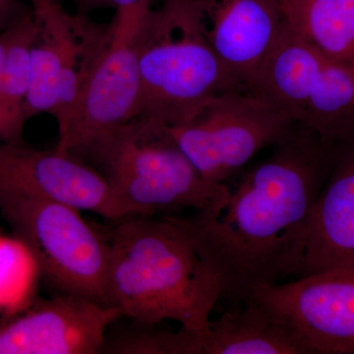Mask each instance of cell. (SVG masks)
Here are the masks:
<instances>
[{
	"label": "cell",
	"mask_w": 354,
	"mask_h": 354,
	"mask_svg": "<svg viewBox=\"0 0 354 354\" xmlns=\"http://www.w3.org/2000/svg\"><path fill=\"white\" fill-rule=\"evenodd\" d=\"M165 322L131 323L106 330L101 353L206 354L207 335L181 328L174 330Z\"/></svg>",
	"instance_id": "ac0fdd59"
},
{
	"label": "cell",
	"mask_w": 354,
	"mask_h": 354,
	"mask_svg": "<svg viewBox=\"0 0 354 354\" xmlns=\"http://www.w3.org/2000/svg\"><path fill=\"white\" fill-rule=\"evenodd\" d=\"M149 9L115 11L108 43L84 84L66 127L58 132L57 152L81 160L95 142L138 115L141 85L136 38Z\"/></svg>",
	"instance_id": "9c48e42d"
},
{
	"label": "cell",
	"mask_w": 354,
	"mask_h": 354,
	"mask_svg": "<svg viewBox=\"0 0 354 354\" xmlns=\"http://www.w3.org/2000/svg\"><path fill=\"white\" fill-rule=\"evenodd\" d=\"M252 91L335 152L354 144V65L325 57L286 21Z\"/></svg>",
	"instance_id": "5b68a950"
},
{
	"label": "cell",
	"mask_w": 354,
	"mask_h": 354,
	"mask_svg": "<svg viewBox=\"0 0 354 354\" xmlns=\"http://www.w3.org/2000/svg\"><path fill=\"white\" fill-rule=\"evenodd\" d=\"M81 160L101 172L118 218L177 215L185 211L216 215L230 189L197 171L164 125L135 118L95 142Z\"/></svg>",
	"instance_id": "3957f363"
},
{
	"label": "cell",
	"mask_w": 354,
	"mask_h": 354,
	"mask_svg": "<svg viewBox=\"0 0 354 354\" xmlns=\"http://www.w3.org/2000/svg\"><path fill=\"white\" fill-rule=\"evenodd\" d=\"M249 297L285 317L311 354H354V271L305 274L261 286Z\"/></svg>",
	"instance_id": "8fae6325"
},
{
	"label": "cell",
	"mask_w": 354,
	"mask_h": 354,
	"mask_svg": "<svg viewBox=\"0 0 354 354\" xmlns=\"http://www.w3.org/2000/svg\"><path fill=\"white\" fill-rule=\"evenodd\" d=\"M80 13L86 14L88 10L99 8H113L114 10H130V9H149L153 0H76Z\"/></svg>",
	"instance_id": "d6986e66"
},
{
	"label": "cell",
	"mask_w": 354,
	"mask_h": 354,
	"mask_svg": "<svg viewBox=\"0 0 354 354\" xmlns=\"http://www.w3.org/2000/svg\"><path fill=\"white\" fill-rule=\"evenodd\" d=\"M6 27L0 32V142L3 137V69L7 44Z\"/></svg>",
	"instance_id": "ffe728a7"
},
{
	"label": "cell",
	"mask_w": 354,
	"mask_h": 354,
	"mask_svg": "<svg viewBox=\"0 0 354 354\" xmlns=\"http://www.w3.org/2000/svg\"><path fill=\"white\" fill-rule=\"evenodd\" d=\"M106 221L95 223L109 246V304L130 320L174 321L208 335L223 290L203 254L194 213Z\"/></svg>",
	"instance_id": "7a4b0ae2"
},
{
	"label": "cell",
	"mask_w": 354,
	"mask_h": 354,
	"mask_svg": "<svg viewBox=\"0 0 354 354\" xmlns=\"http://www.w3.org/2000/svg\"><path fill=\"white\" fill-rule=\"evenodd\" d=\"M293 124L253 91L234 88L212 97L185 122L165 129L207 181L225 184Z\"/></svg>",
	"instance_id": "52a82bcc"
},
{
	"label": "cell",
	"mask_w": 354,
	"mask_h": 354,
	"mask_svg": "<svg viewBox=\"0 0 354 354\" xmlns=\"http://www.w3.org/2000/svg\"><path fill=\"white\" fill-rule=\"evenodd\" d=\"M118 307L57 293L30 300L0 320V354L101 353Z\"/></svg>",
	"instance_id": "30bf717a"
},
{
	"label": "cell",
	"mask_w": 354,
	"mask_h": 354,
	"mask_svg": "<svg viewBox=\"0 0 354 354\" xmlns=\"http://www.w3.org/2000/svg\"><path fill=\"white\" fill-rule=\"evenodd\" d=\"M354 271V144L337 151L317 198L300 276Z\"/></svg>",
	"instance_id": "5bb4252c"
},
{
	"label": "cell",
	"mask_w": 354,
	"mask_h": 354,
	"mask_svg": "<svg viewBox=\"0 0 354 354\" xmlns=\"http://www.w3.org/2000/svg\"><path fill=\"white\" fill-rule=\"evenodd\" d=\"M15 6L12 0H0V11L6 10Z\"/></svg>",
	"instance_id": "44dd1931"
},
{
	"label": "cell",
	"mask_w": 354,
	"mask_h": 354,
	"mask_svg": "<svg viewBox=\"0 0 354 354\" xmlns=\"http://www.w3.org/2000/svg\"><path fill=\"white\" fill-rule=\"evenodd\" d=\"M37 36L31 51L27 120L41 113L62 131L73 113L88 74L108 43L111 24L70 14L60 0H31Z\"/></svg>",
	"instance_id": "ba28073f"
},
{
	"label": "cell",
	"mask_w": 354,
	"mask_h": 354,
	"mask_svg": "<svg viewBox=\"0 0 354 354\" xmlns=\"http://www.w3.org/2000/svg\"><path fill=\"white\" fill-rule=\"evenodd\" d=\"M288 27L325 57L354 65V0H279Z\"/></svg>",
	"instance_id": "2e32d148"
},
{
	"label": "cell",
	"mask_w": 354,
	"mask_h": 354,
	"mask_svg": "<svg viewBox=\"0 0 354 354\" xmlns=\"http://www.w3.org/2000/svg\"><path fill=\"white\" fill-rule=\"evenodd\" d=\"M0 215L51 288L111 306L109 246L80 211L41 198L0 192Z\"/></svg>",
	"instance_id": "8992f818"
},
{
	"label": "cell",
	"mask_w": 354,
	"mask_h": 354,
	"mask_svg": "<svg viewBox=\"0 0 354 354\" xmlns=\"http://www.w3.org/2000/svg\"><path fill=\"white\" fill-rule=\"evenodd\" d=\"M3 69V137L0 143L25 144L26 101L31 80V51L37 36L34 14L19 11L6 27Z\"/></svg>",
	"instance_id": "e0dca14e"
},
{
	"label": "cell",
	"mask_w": 354,
	"mask_h": 354,
	"mask_svg": "<svg viewBox=\"0 0 354 354\" xmlns=\"http://www.w3.org/2000/svg\"><path fill=\"white\" fill-rule=\"evenodd\" d=\"M272 147L216 215L194 213L203 254L223 297L234 301L300 276L314 206L337 155L297 123Z\"/></svg>",
	"instance_id": "6da1fadb"
},
{
	"label": "cell",
	"mask_w": 354,
	"mask_h": 354,
	"mask_svg": "<svg viewBox=\"0 0 354 354\" xmlns=\"http://www.w3.org/2000/svg\"><path fill=\"white\" fill-rule=\"evenodd\" d=\"M209 322L206 354H311L304 337L276 310L253 297Z\"/></svg>",
	"instance_id": "9a60e30c"
},
{
	"label": "cell",
	"mask_w": 354,
	"mask_h": 354,
	"mask_svg": "<svg viewBox=\"0 0 354 354\" xmlns=\"http://www.w3.org/2000/svg\"><path fill=\"white\" fill-rule=\"evenodd\" d=\"M136 44L141 85L137 118L174 127L212 97L246 88L205 38L195 0H162L158 8L151 7L140 23Z\"/></svg>",
	"instance_id": "277c9868"
},
{
	"label": "cell",
	"mask_w": 354,
	"mask_h": 354,
	"mask_svg": "<svg viewBox=\"0 0 354 354\" xmlns=\"http://www.w3.org/2000/svg\"><path fill=\"white\" fill-rule=\"evenodd\" d=\"M205 38L230 73L252 91L285 24L279 0H195Z\"/></svg>",
	"instance_id": "4fadbf2b"
},
{
	"label": "cell",
	"mask_w": 354,
	"mask_h": 354,
	"mask_svg": "<svg viewBox=\"0 0 354 354\" xmlns=\"http://www.w3.org/2000/svg\"><path fill=\"white\" fill-rule=\"evenodd\" d=\"M0 192L17 193L118 218L101 172L73 156L26 144L0 143Z\"/></svg>",
	"instance_id": "7c38bea8"
}]
</instances>
